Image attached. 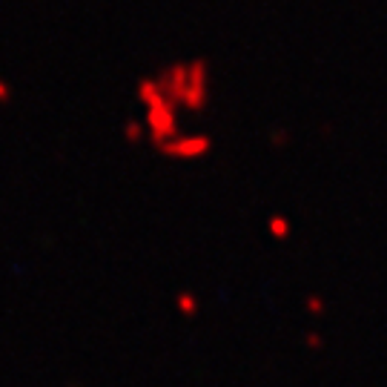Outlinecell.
Here are the masks:
<instances>
[{
  "label": "cell",
  "instance_id": "7a4b0ae2",
  "mask_svg": "<svg viewBox=\"0 0 387 387\" xmlns=\"http://www.w3.org/2000/svg\"><path fill=\"white\" fill-rule=\"evenodd\" d=\"M147 127H149V138L158 147L178 138V107L169 104L164 95H158L152 104H147Z\"/></svg>",
  "mask_w": 387,
  "mask_h": 387
},
{
  "label": "cell",
  "instance_id": "8992f818",
  "mask_svg": "<svg viewBox=\"0 0 387 387\" xmlns=\"http://www.w3.org/2000/svg\"><path fill=\"white\" fill-rule=\"evenodd\" d=\"M304 307H307V313H310V316H324L327 302H324L322 296H316V293H313V296H307V299H304Z\"/></svg>",
  "mask_w": 387,
  "mask_h": 387
},
{
  "label": "cell",
  "instance_id": "277c9868",
  "mask_svg": "<svg viewBox=\"0 0 387 387\" xmlns=\"http://www.w3.org/2000/svg\"><path fill=\"white\" fill-rule=\"evenodd\" d=\"M290 230H293L290 218H284V216H270V221H267V233H270L275 241L290 238Z\"/></svg>",
  "mask_w": 387,
  "mask_h": 387
},
{
  "label": "cell",
  "instance_id": "5b68a950",
  "mask_svg": "<svg viewBox=\"0 0 387 387\" xmlns=\"http://www.w3.org/2000/svg\"><path fill=\"white\" fill-rule=\"evenodd\" d=\"M175 304H178V313H184V316H196L198 313V299L192 293H181L175 299Z\"/></svg>",
  "mask_w": 387,
  "mask_h": 387
},
{
  "label": "cell",
  "instance_id": "3957f363",
  "mask_svg": "<svg viewBox=\"0 0 387 387\" xmlns=\"http://www.w3.org/2000/svg\"><path fill=\"white\" fill-rule=\"evenodd\" d=\"M161 155L172 158V161H201L213 152V138L204 132H192V135H178L172 141H166L164 147H158Z\"/></svg>",
  "mask_w": 387,
  "mask_h": 387
},
{
  "label": "cell",
  "instance_id": "6da1fadb",
  "mask_svg": "<svg viewBox=\"0 0 387 387\" xmlns=\"http://www.w3.org/2000/svg\"><path fill=\"white\" fill-rule=\"evenodd\" d=\"M178 107L189 115H201L210 107V60L207 58L189 60V78H186V89Z\"/></svg>",
  "mask_w": 387,
  "mask_h": 387
},
{
  "label": "cell",
  "instance_id": "52a82bcc",
  "mask_svg": "<svg viewBox=\"0 0 387 387\" xmlns=\"http://www.w3.org/2000/svg\"><path fill=\"white\" fill-rule=\"evenodd\" d=\"M304 344H307V350H310V353H319V350L324 347V336H322V333H316V330H310V333H307V339H304Z\"/></svg>",
  "mask_w": 387,
  "mask_h": 387
},
{
  "label": "cell",
  "instance_id": "ba28073f",
  "mask_svg": "<svg viewBox=\"0 0 387 387\" xmlns=\"http://www.w3.org/2000/svg\"><path fill=\"white\" fill-rule=\"evenodd\" d=\"M287 144H290V135H287L284 129H272V132H270V147L281 149V147H287Z\"/></svg>",
  "mask_w": 387,
  "mask_h": 387
}]
</instances>
